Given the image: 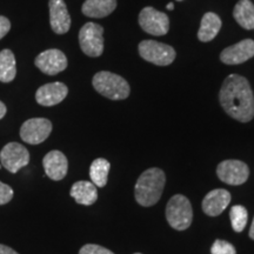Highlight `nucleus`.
Instances as JSON below:
<instances>
[{
    "label": "nucleus",
    "instance_id": "1",
    "mask_svg": "<svg viewBox=\"0 0 254 254\" xmlns=\"http://www.w3.org/2000/svg\"><path fill=\"white\" fill-rule=\"evenodd\" d=\"M219 100L228 116L240 123H249L254 117V95L246 78L231 74L222 84Z\"/></svg>",
    "mask_w": 254,
    "mask_h": 254
},
{
    "label": "nucleus",
    "instance_id": "2",
    "mask_svg": "<svg viewBox=\"0 0 254 254\" xmlns=\"http://www.w3.org/2000/svg\"><path fill=\"white\" fill-rule=\"evenodd\" d=\"M166 183V177L163 170L158 167L148 168L141 176L134 187L135 200L139 205L150 207L159 201Z\"/></svg>",
    "mask_w": 254,
    "mask_h": 254
},
{
    "label": "nucleus",
    "instance_id": "3",
    "mask_svg": "<svg viewBox=\"0 0 254 254\" xmlns=\"http://www.w3.org/2000/svg\"><path fill=\"white\" fill-rule=\"evenodd\" d=\"M92 84L98 93L111 100L126 99L131 92L128 82L125 79L107 71L98 72L93 77Z\"/></svg>",
    "mask_w": 254,
    "mask_h": 254
},
{
    "label": "nucleus",
    "instance_id": "4",
    "mask_svg": "<svg viewBox=\"0 0 254 254\" xmlns=\"http://www.w3.org/2000/svg\"><path fill=\"white\" fill-rule=\"evenodd\" d=\"M166 219L170 226L174 230H187L193 220V211L190 200L182 194L173 195L167 202Z\"/></svg>",
    "mask_w": 254,
    "mask_h": 254
},
{
    "label": "nucleus",
    "instance_id": "5",
    "mask_svg": "<svg viewBox=\"0 0 254 254\" xmlns=\"http://www.w3.org/2000/svg\"><path fill=\"white\" fill-rule=\"evenodd\" d=\"M139 55L146 62L158 66L171 65L176 59V51L172 46L154 40H144L139 44Z\"/></svg>",
    "mask_w": 254,
    "mask_h": 254
},
{
    "label": "nucleus",
    "instance_id": "6",
    "mask_svg": "<svg viewBox=\"0 0 254 254\" xmlns=\"http://www.w3.org/2000/svg\"><path fill=\"white\" fill-rule=\"evenodd\" d=\"M81 51L88 57H100L104 52V28L99 24L87 23L79 32Z\"/></svg>",
    "mask_w": 254,
    "mask_h": 254
},
{
    "label": "nucleus",
    "instance_id": "7",
    "mask_svg": "<svg viewBox=\"0 0 254 254\" xmlns=\"http://www.w3.org/2000/svg\"><path fill=\"white\" fill-rule=\"evenodd\" d=\"M0 163L8 172L17 173L30 163V153L25 146L18 142H9L0 151Z\"/></svg>",
    "mask_w": 254,
    "mask_h": 254
},
{
    "label": "nucleus",
    "instance_id": "8",
    "mask_svg": "<svg viewBox=\"0 0 254 254\" xmlns=\"http://www.w3.org/2000/svg\"><path fill=\"white\" fill-rule=\"evenodd\" d=\"M217 174L222 183L239 186L249 179L250 168L240 160H224L218 165Z\"/></svg>",
    "mask_w": 254,
    "mask_h": 254
},
{
    "label": "nucleus",
    "instance_id": "9",
    "mask_svg": "<svg viewBox=\"0 0 254 254\" xmlns=\"http://www.w3.org/2000/svg\"><path fill=\"white\" fill-rule=\"evenodd\" d=\"M139 25L152 36H165L170 30V19L153 7H145L139 14Z\"/></svg>",
    "mask_w": 254,
    "mask_h": 254
},
{
    "label": "nucleus",
    "instance_id": "10",
    "mask_svg": "<svg viewBox=\"0 0 254 254\" xmlns=\"http://www.w3.org/2000/svg\"><path fill=\"white\" fill-rule=\"evenodd\" d=\"M52 132V123L45 118H32L21 125L20 136L25 142L31 145L41 144Z\"/></svg>",
    "mask_w": 254,
    "mask_h": 254
},
{
    "label": "nucleus",
    "instance_id": "11",
    "mask_svg": "<svg viewBox=\"0 0 254 254\" xmlns=\"http://www.w3.org/2000/svg\"><path fill=\"white\" fill-rule=\"evenodd\" d=\"M36 66L41 72L56 75L67 67V58L60 50L51 49L41 52L36 58Z\"/></svg>",
    "mask_w": 254,
    "mask_h": 254
},
{
    "label": "nucleus",
    "instance_id": "12",
    "mask_svg": "<svg viewBox=\"0 0 254 254\" xmlns=\"http://www.w3.org/2000/svg\"><path fill=\"white\" fill-rule=\"evenodd\" d=\"M254 57V40L245 39L225 49L220 55V60L226 65H239Z\"/></svg>",
    "mask_w": 254,
    "mask_h": 254
},
{
    "label": "nucleus",
    "instance_id": "13",
    "mask_svg": "<svg viewBox=\"0 0 254 254\" xmlns=\"http://www.w3.org/2000/svg\"><path fill=\"white\" fill-rule=\"evenodd\" d=\"M50 7V24L55 33L65 34L71 27L67 6L64 0H49Z\"/></svg>",
    "mask_w": 254,
    "mask_h": 254
},
{
    "label": "nucleus",
    "instance_id": "14",
    "mask_svg": "<svg viewBox=\"0 0 254 254\" xmlns=\"http://www.w3.org/2000/svg\"><path fill=\"white\" fill-rule=\"evenodd\" d=\"M43 166L50 179L59 182L66 177L68 171V161L66 155L60 151H51L43 159Z\"/></svg>",
    "mask_w": 254,
    "mask_h": 254
},
{
    "label": "nucleus",
    "instance_id": "15",
    "mask_svg": "<svg viewBox=\"0 0 254 254\" xmlns=\"http://www.w3.org/2000/svg\"><path fill=\"white\" fill-rule=\"evenodd\" d=\"M68 88L63 82H50L38 88L36 93L37 103L41 106H55L65 99Z\"/></svg>",
    "mask_w": 254,
    "mask_h": 254
},
{
    "label": "nucleus",
    "instance_id": "16",
    "mask_svg": "<svg viewBox=\"0 0 254 254\" xmlns=\"http://www.w3.org/2000/svg\"><path fill=\"white\" fill-rule=\"evenodd\" d=\"M231 202V193L226 190L217 189L207 193L202 200V211L209 217H217L226 209Z\"/></svg>",
    "mask_w": 254,
    "mask_h": 254
},
{
    "label": "nucleus",
    "instance_id": "17",
    "mask_svg": "<svg viewBox=\"0 0 254 254\" xmlns=\"http://www.w3.org/2000/svg\"><path fill=\"white\" fill-rule=\"evenodd\" d=\"M69 194L75 200V202L85 206L93 205L98 199L97 186L92 182H86V180H80L73 184Z\"/></svg>",
    "mask_w": 254,
    "mask_h": 254
},
{
    "label": "nucleus",
    "instance_id": "18",
    "mask_svg": "<svg viewBox=\"0 0 254 254\" xmlns=\"http://www.w3.org/2000/svg\"><path fill=\"white\" fill-rule=\"evenodd\" d=\"M117 7V0H86L82 4L81 11L86 17L105 18Z\"/></svg>",
    "mask_w": 254,
    "mask_h": 254
},
{
    "label": "nucleus",
    "instance_id": "19",
    "mask_svg": "<svg viewBox=\"0 0 254 254\" xmlns=\"http://www.w3.org/2000/svg\"><path fill=\"white\" fill-rule=\"evenodd\" d=\"M221 28V19L213 12H208L202 17L198 32V39L202 43L213 40Z\"/></svg>",
    "mask_w": 254,
    "mask_h": 254
},
{
    "label": "nucleus",
    "instance_id": "20",
    "mask_svg": "<svg viewBox=\"0 0 254 254\" xmlns=\"http://www.w3.org/2000/svg\"><path fill=\"white\" fill-rule=\"evenodd\" d=\"M236 21L245 30L254 28V5L251 0H240L233 9Z\"/></svg>",
    "mask_w": 254,
    "mask_h": 254
},
{
    "label": "nucleus",
    "instance_id": "21",
    "mask_svg": "<svg viewBox=\"0 0 254 254\" xmlns=\"http://www.w3.org/2000/svg\"><path fill=\"white\" fill-rule=\"evenodd\" d=\"M17 75L15 57L11 50H2L0 52V81L11 82Z\"/></svg>",
    "mask_w": 254,
    "mask_h": 254
},
{
    "label": "nucleus",
    "instance_id": "22",
    "mask_svg": "<svg viewBox=\"0 0 254 254\" xmlns=\"http://www.w3.org/2000/svg\"><path fill=\"white\" fill-rule=\"evenodd\" d=\"M111 168V164L106 159L98 158L93 160L90 167V178L92 183L97 187H104L107 184V178Z\"/></svg>",
    "mask_w": 254,
    "mask_h": 254
},
{
    "label": "nucleus",
    "instance_id": "23",
    "mask_svg": "<svg viewBox=\"0 0 254 254\" xmlns=\"http://www.w3.org/2000/svg\"><path fill=\"white\" fill-rule=\"evenodd\" d=\"M230 218L233 230L239 233V232H243L244 228L246 227L247 220H249V212H247V209L244 206L236 205L231 208Z\"/></svg>",
    "mask_w": 254,
    "mask_h": 254
},
{
    "label": "nucleus",
    "instance_id": "24",
    "mask_svg": "<svg viewBox=\"0 0 254 254\" xmlns=\"http://www.w3.org/2000/svg\"><path fill=\"white\" fill-rule=\"evenodd\" d=\"M212 254H237V251L232 244L225 240H215L211 249Z\"/></svg>",
    "mask_w": 254,
    "mask_h": 254
},
{
    "label": "nucleus",
    "instance_id": "25",
    "mask_svg": "<svg viewBox=\"0 0 254 254\" xmlns=\"http://www.w3.org/2000/svg\"><path fill=\"white\" fill-rule=\"evenodd\" d=\"M79 254H114L112 251L105 249L100 245H95V244H86L79 251Z\"/></svg>",
    "mask_w": 254,
    "mask_h": 254
},
{
    "label": "nucleus",
    "instance_id": "26",
    "mask_svg": "<svg viewBox=\"0 0 254 254\" xmlns=\"http://www.w3.org/2000/svg\"><path fill=\"white\" fill-rule=\"evenodd\" d=\"M13 198V190L11 186L0 182V205H5Z\"/></svg>",
    "mask_w": 254,
    "mask_h": 254
},
{
    "label": "nucleus",
    "instance_id": "27",
    "mask_svg": "<svg viewBox=\"0 0 254 254\" xmlns=\"http://www.w3.org/2000/svg\"><path fill=\"white\" fill-rule=\"evenodd\" d=\"M11 30V23L6 17L0 15V39H2Z\"/></svg>",
    "mask_w": 254,
    "mask_h": 254
},
{
    "label": "nucleus",
    "instance_id": "28",
    "mask_svg": "<svg viewBox=\"0 0 254 254\" xmlns=\"http://www.w3.org/2000/svg\"><path fill=\"white\" fill-rule=\"evenodd\" d=\"M0 254H19V253L15 252V251L13 249H11V247L0 244Z\"/></svg>",
    "mask_w": 254,
    "mask_h": 254
},
{
    "label": "nucleus",
    "instance_id": "29",
    "mask_svg": "<svg viewBox=\"0 0 254 254\" xmlns=\"http://www.w3.org/2000/svg\"><path fill=\"white\" fill-rule=\"evenodd\" d=\"M6 112H7V109H6L5 104L0 101V119H2L5 117Z\"/></svg>",
    "mask_w": 254,
    "mask_h": 254
},
{
    "label": "nucleus",
    "instance_id": "30",
    "mask_svg": "<svg viewBox=\"0 0 254 254\" xmlns=\"http://www.w3.org/2000/svg\"><path fill=\"white\" fill-rule=\"evenodd\" d=\"M250 238L254 240V218H253L252 225H251V228H250Z\"/></svg>",
    "mask_w": 254,
    "mask_h": 254
},
{
    "label": "nucleus",
    "instance_id": "31",
    "mask_svg": "<svg viewBox=\"0 0 254 254\" xmlns=\"http://www.w3.org/2000/svg\"><path fill=\"white\" fill-rule=\"evenodd\" d=\"M173 8H174L173 2H170V4H167V9H173Z\"/></svg>",
    "mask_w": 254,
    "mask_h": 254
},
{
    "label": "nucleus",
    "instance_id": "32",
    "mask_svg": "<svg viewBox=\"0 0 254 254\" xmlns=\"http://www.w3.org/2000/svg\"><path fill=\"white\" fill-rule=\"evenodd\" d=\"M178 1H183V0H178Z\"/></svg>",
    "mask_w": 254,
    "mask_h": 254
},
{
    "label": "nucleus",
    "instance_id": "33",
    "mask_svg": "<svg viewBox=\"0 0 254 254\" xmlns=\"http://www.w3.org/2000/svg\"><path fill=\"white\" fill-rule=\"evenodd\" d=\"M134 254H141V253H134Z\"/></svg>",
    "mask_w": 254,
    "mask_h": 254
}]
</instances>
